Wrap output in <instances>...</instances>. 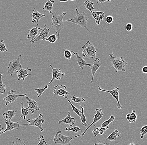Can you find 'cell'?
Segmentation results:
<instances>
[{
	"label": "cell",
	"mask_w": 147,
	"mask_h": 145,
	"mask_svg": "<svg viewBox=\"0 0 147 145\" xmlns=\"http://www.w3.org/2000/svg\"><path fill=\"white\" fill-rule=\"evenodd\" d=\"M114 52H113L112 54H110L111 62L112 65L115 69L116 73H117L118 71H122L125 72L126 71V66L128 65V63L125 61L123 57H114Z\"/></svg>",
	"instance_id": "3957f363"
},
{
	"label": "cell",
	"mask_w": 147,
	"mask_h": 145,
	"mask_svg": "<svg viewBox=\"0 0 147 145\" xmlns=\"http://www.w3.org/2000/svg\"><path fill=\"white\" fill-rule=\"evenodd\" d=\"M105 2H110L111 1H108V0H106V1H103V0H99V1H96V3H103Z\"/></svg>",
	"instance_id": "7dc6e473"
},
{
	"label": "cell",
	"mask_w": 147,
	"mask_h": 145,
	"mask_svg": "<svg viewBox=\"0 0 147 145\" xmlns=\"http://www.w3.org/2000/svg\"><path fill=\"white\" fill-rule=\"evenodd\" d=\"M51 14L52 15V28H55L58 32V39L59 38L61 30L64 29V26L63 24V18L67 14L66 13H62L60 14H58L55 12H50Z\"/></svg>",
	"instance_id": "7a4b0ae2"
},
{
	"label": "cell",
	"mask_w": 147,
	"mask_h": 145,
	"mask_svg": "<svg viewBox=\"0 0 147 145\" xmlns=\"http://www.w3.org/2000/svg\"><path fill=\"white\" fill-rule=\"evenodd\" d=\"M5 129L4 127H3L2 125L0 124V132H2L3 131H4Z\"/></svg>",
	"instance_id": "c3c4849f"
},
{
	"label": "cell",
	"mask_w": 147,
	"mask_h": 145,
	"mask_svg": "<svg viewBox=\"0 0 147 145\" xmlns=\"http://www.w3.org/2000/svg\"><path fill=\"white\" fill-rule=\"evenodd\" d=\"M80 107L81 108V115L80 116L81 121L82 122L81 124L84 125V126L87 127L88 124L87 123V120L86 119V116L84 115V108L83 106L81 105H80Z\"/></svg>",
	"instance_id": "f546056e"
},
{
	"label": "cell",
	"mask_w": 147,
	"mask_h": 145,
	"mask_svg": "<svg viewBox=\"0 0 147 145\" xmlns=\"http://www.w3.org/2000/svg\"><path fill=\"white\" fill-rule=\"evenodd\" d=\"M140 134H141L140 138L141 139H143L144 136L147 134V125L142 127L141 129H140Z\"/></svg>",
	"instance_id": "f35d334b"
},
{
	"label": "cell",
	"mask_w": 147,
	"mask_h": 145,
	"mask_svg": "<svg viewBox=\"0 0 147 145\" xmlns=\"http://www.w3.org/2000/svg\"><path fill=\"white\" fill-rule=\"evenodd\" d=\"M64 50V57L68 60H70L71 59V58L74 55L72 54L71 51L69 50H67V49H63Z\"/></svg>",
	"instance_id": "d590c367"
},
{
	"label": "cell",
	"mask_w": 147,
	"mask_h": 145,
	"mask_svg": "<svg viewBox=\"0 0 147 145\" xmlns=\"http://www.w3.org/2000/svg\"><path fill=\"white\" fill-rule=\"evenodd\" d=\"M106 23L108 25L110 24L113 23H114L113 17L112 16H108L105 18Z\"/></svg>",
	"instance_id": "7bdbcfd3"
},
{
	"label": "cell",
	"mask_w": 147,
	"mask_h": 145,
	"mask_svg": "<svg viewBox=\"0 0 147 145\" xmlns=\"http://www.w3.org/2000/svg\"><path fill=\"white\" fill-rule=\"evenodd\" d=\"M53 93L59 96L64 97L65 95H70V93L67 91V87L64 85H57L54 87Z\"/></svg>",
	"instance_id": "5bb4252c"
},
{
	"label": "cell",
	"mask_w": 147,
	"mask_h": 145,
	"mask_svg": "<svg viewBox=\"0 0 147 145\" xmlns=\"http://www.w3.org/2000/svg\"><path fill=\"white\" fill-rule=\"evenodd\" d=\"M94 3L89 1H85L84 2V5L87 9L89 10L91 12L92 15L93 14L92 10L96 9V8H94L93 5Z\"/></svg>",
	"instance_id": "83f0119b"
},
{
	"label": "cell",
	"mask_w": 147,
	"mask_h": 145,
	"mask_svg": "<svg viewBox=\"0 0 147 145\" xmlns=\"http://www.w3.org/2000/svg\"><path fill=\"white\" fill-rule=\"evenodd\" d=\"M22 55H19L17 59L9 62V65L7 67V71L10 76H12L14 72L17 73L18 71L22 68V65L20 62V58L22 57Z\"/></svg>",
	"instance_id": "8992f818"
},
{
	"label": "cell",
	"mask_w": 147,
	"mask_h": 145,
	"mask_svg": "<svg viewBox=\"0 0 147 145\" xmlns=\"http://www.w3.org/2000/svg\"><path fill=\"white\" fill-rule=\"evenodd\" d=\"M3 76L2 74H0V94H4L6 91V86L3 83Z\"/></svg>",
	"instance_id": "1f68e13d"
},
{
	"label": "cell",
	"mask_w": 147,
	"mask_h": 145,
	"mask_svg": "<svg viewBox=\"0 0 147 145\" xmlns=\"http://www.w3.org/2000/svg\"><path fill=\"white\" fill-rule=\"evenodd\" d=\"M38 140L39 142L37 145H47V142L45 140V137L42 135L39 136V138L38 139Z\"/></svg>",
	"instance_id": "ab89813d"
},
{
	"label": "cell",
	"mask_w": 147,
	"mask_h": 145,
	"mask_svg": "<svg viewBox=\"0 0 147 145\" xmlns=\"http://www.w3.org/2000/svg\"><path fill=\"white\" fill-rule=\"evenodd\" d=\"M58 121L59 124H61L62 123L66 124L68 125L70 127H72L76 123L75 118L71 116L70 112H68L67 115L65 118L63 120H58Z\"/></svg>",
	"instance_id": "d6986e66"
},
{
	"label": "cell",
	"mask_w": 147,
	"mask_h": 145,
	"mask_svg": "<svg viewBox=\"0 0 147 145\" xmlns=\"http://www.w3.org/2000/svg\"><path fill=\"white\" fill-rule=\"evenodd\" d=\"M17 111H14L12 110H8L3 114V117L5 119V121H11L12 118H13Z\"/></svg>",
	"instance_id": "603a6c76"
},
{
	"label": "cell",
	"mask_w": 147,
	"mask_h": 145,
	"mask_svg": "<svg viewBox=\"0 0 147 145\" xmlns=\"http://www.w3.org/2000/svg\"><path fill=\"white\" fill-rule=\"evenodd\" d=\"M142 71L144 74H147V66H145L142 67Z\"/></svg>",
	"instance_id": "bcb514c9"
},
{
	"label": "cell",
	"mask_w": 147,
	"mask_h": 145,
	"mask_svg": "<svg viewBox=\"0 0 147 145\" xmlns=\"http://www.w3.org/2000/svg\"><path fill=\"white\" fill-rule=\"evenodd\" d=\"M27 103L28 104V109L31 111V113L33 114L34 113L35 111H39L40 108L38 106L37 103L34 100L29 98L28 97H26Z\"/></svg>",
	"instance_id": "e0dca14e"
},
{
	"label": "cell",
	"mask_w": 147,
	"mask_h": 145,
	"mask_svg": "<svg viewBox=\"0 0 147 145\" xmlns=\"http://www.w3.org/2000/svg\"><path fill=\"white\" fill-rule=\"evenodd\" d=\"M57 32H56L55 34L53 35H51L49 37H47V38H46V39H45V41H48V42H50V43H52V44H54V43L56 42V41H57V36H56V35H57Z\"/></svg>",
	"instance_id": "e575fe53"
},
{
	"label": "cell",
	"mask_w": 147,
	"mask_h": 145,
	"mask_svg": "<svg viewBox=\"0 0 147 145\" xmlns=\"http://www.w3.org/2000/svg\"><path fill=\"white\" fill-rule=\"evenodd\" d=\"M12 145H26L20 138H16V140L12 141Z\"/></svg>",
	"instance_id": "b9f144b4"
},
{
	"label": "cell",
	"mask_w": 147,
	"mask_h": 145,
	"mask_svg": "<svg viewBox=\"0 0 147 145\" xmlns=\"http://www.w3.org/2000/svg\"><path fill=\"white\" fill-rule=\"evenodd\" d=\"M21 108H22V115L21 117H20V119H19V121H20V119H22V118H24V120H26V116L28 115V111L29 109L28 108H24V104L23 102L21 103Z\"/></svg>",
	"instance_id": "f1b7e54d"
},
{
	"label": "cell",
	"mask_w": 147,
	"mask_h": 145,
	"mask_svg": "<svg viewBox=\"0 0 147 145\" xmlns=\"http://www.w3.org/2000/svg\"><path fill=\"white\" fill-rule=\"evenodd\" d=\"M46 26H47V24H45L44 28L41 29V32H40L38 36L32 42H30L31 44H33L35 42H39L41 40H45V39L47 38L50 31L51 28H47Z\"/></svg>",
	"instance_id": "8fae6325"
},
{
	"label": "cell",
	"mask_w": 147,
	"mask_h": 145,
	"mask_svg": "<svg viewBox=\"0 0 147 145\" xmlns=\"http://www.w3.org/2000/svg\"><path fill=\"white\" fill-rule=\"evenodd\" d=\"M71 100L74 102L77 103H82L86 101V100L83 98H78L74 96L71 97Z\"/></svg>",
	"instance_id": "8d00e7d4"
},
{
	"label": "cell",
	"mask_w": 147,
	"mask_h": 145,
	"mask_svg": "<svg viewBox=\"0 0 147 145\" xmlns=\"http://www.w3.org/2000/svg\"><path fill=\"white\" fill-rule=\"evenodd\" d=\"M73 137L67 136L62 134L61 131L57 132L55 136L54 142L55 144L62 145H71L70 141L73 139Z\"/></svg>",
	"instance_id": "5b68a950"
},
{
	"label": "cell",
	"mask_w": 147,
	"mask_h": 145,
	"mask_svg": "<svg viewBox=\"0 0 147 145\" xmlns=\"http://www.w3.org/2000/svg\"><path fill=\"white\" fill-rule=\"evenodd\" d=\"M27 121L28 123V125L36 127L40 129L41 132L44 131V129L42 127V125L45 122V121L44 119L43 114H40L38 117L34 119H28Z\"/></svg>",
	"instance_id": "9c48e42d"
},
{
	"label": "cell",
	"mask_w": 147,
	"mask_h": 145,
	"mask_svg": "<svg viewBox=\"0 0 147 145\" xmlns=\"http://www.w3.org/2000/svg\"><path fill=\"white\" fill-rule=\"evenodd\" d=\"M75 11L77 13V15L76 16L73 17L72 19H68L67 20L64 21L63 22H71L78 26L79 27L86 28L89 33H91L87 27V22L89 18L88 16H85V13L82 11L79 12L78 9H75Z\"/></svg>",
	"instance_id": "6da1fadb"
},
{
	"label": "cell",
	"mask_w": 147,
	"mask_h": 145,
	"mask_svg": "<svg viewBox=\"0 0 147 145\" xmlns=\"http://www.w3.org/2000/svg\"><path fill=\"white\" fill-rule=\"evenodd\" d=\"M55 2V1L53 0H49L45 4V6L43 8V10H47L49 12L52 11L53 9V4Z\"/></svg>",
	"instance_id": "4316f807"
},
{
	"label": "cell",
	"mask_w": 147,
	"mask_h": 145,
	"mask_svg": "<svg viewBox=\"0 0 147 145\" xmlns=\"http://www.w3.org/2000/svg\"><path fill=\"white\" fill-rule=\"evenodd\" d=\"M50 67L52 69V78L50 82L47 84L49 86L55 80H60L61 79L63 78L65 75V73H62V71L60 69L57 68H54L52 67V65H50Z\"/></svg>",
	"instance_id": "4fadbf2b"
},
{
	"label": "cell",
	"mask_w": 147,
	"mask_h": 145,
	"mask_svg": "<svg viewBox=\"0 0 147 145\" xmlns=\"http://www.w3.org/2000/svg\"><path fill=\"white\" fill-rule=\"evenodd\" d=\"M32 11H33V13H32V23H36L38 22L41 18L46 16L45 15L42 14L38 12L35 9H34Z\"/></svg>",
	"instance_id": "7402d4cb"
},
{
	"label": "cell",
	"mask_w": 147,
	"mask_h": 145,
	"mask_svg": "<svg viewBox=\"0 0 147 145\" xmlns=\"http://www.w3.org/2000/svg\"><path fill=\"white\" fill-rule=\"evenodd\" d=\"M71 52L74 55H75L76 56V57H77V64L80 66V67L82 69H84V66H88L91 67L92 65V64H91V63H90V64L87 63L83 58L79 55L78 53H76L73 51H71Z\"/></svg>",
	"instance_id": "ffe728a7"
},
{
	"label": "cell",
	"mask_w": 147,
	"mask_h": 145,
	"mask_svg": "<svg viewBox=\"0 0 147 145\" xmlns=\"http://www.w3.org/2000/svg\"><path fill=\"white\" fill-rule=\"evenodd\" d=\"M68 1H59V2H67Z\"/></svg>",
	"instance_id": "681fc988"
},
{
	"label": "cell",
	"mask_w": 147,
	"mask_h": 145,
	"mask_svg": "<svg viewBox=\"0 0 147 145\" xmlns=\"http://www.w3.org/2000/svg\"><path fill=\"white\" fill-rule=\"evenodd\" d=\"M49 85L47 84L45 85V88H39L35 89L34 90L36 92L37 96L38 98H40L42 95V93L46 89H48L49 88Z\"/></svg>",
	"instance_id": "836d02e7"
},
{
	"label": "cell",
	"mask_w": 147,
	"mask_h": 145,
	"mask_svg": "<svg viewBox=\"0 0 147 145\" xmlns=\"http://www.w3.org/2000/svg\"><path fill=\"white\" fill-rule=\"evenodd\" d=\"M126 118L130 123H135L137 119V115L136 114V111L133 110L132 113L127 114L126 115Z\"/></svg>",
	"instance_id": "cb8c5ba5"
},
{
	"label": "cell",
	"mask_w": 147,
	"mask_h": 145,
	"mask_svg": "<svg viewBox=\"0 0 147 145\" xmlns=\"http://www.w3.org/2000/svg\"><path fill=\"white\" fill-rule=\"evenodd\" d=\"M66 131H71L74 132V133H78L80 131H82V129H80L79 127L76 126L74 127H71V128H69V127H66L65 128Z\"/></svg>",
	"instance_id": "74e56055"
},
{
	"label": "cell",
	"mask_w": 147,
	"mask_h": 145,
	"mask_svg": "<svg viewBox=\"0 0 147 145\" xmlns=\"http://www.w3.org/2000/svg\"><path fill=\"white\" fill-rule=\"evenodd\" d=\"M115 118V116L111 115L109 119H108L107 121H105L103 122L102 123V125H101V127H106L108 126L112 122H113V125H114Z\"/></svg>",
	"instance_id": "d6a6232c"
},
{
	"label": "cell",
	"mask_w": 147,
	"mask_h": 145,
	"mask_svg": "<svg viewBox=\"0 0 147 145\" xmlns=\"http://www.w3.org/2000/svg\"><path fill=\"white\" fill-rule=\"evenodd\" d=\"M38 24H37L36 25V27L32 28L30 30H28V34L27 38L28 39L32 38L30 41V42H32L36 38V36L38 34L40 30L42 29L40 27H38Z\"/></svg>",
	"instance_id": "2e32d148"
},
{
	"label": "cell",
	"mask_w": 147,
	"mask_h": 145,
	"mask_svg": "<svg viewBox=\"0 0 147 145\" xmlns=\"http://www.w3.org/2000/svg\"><path fill=\"white\" fill-rule=\"evenodd\" d=\"M82 48L83 49L82 55L84 57L92 59L96 57L97 49L90 41H87Z\"/></svg>",
	"instance_id": "277c9868"
},
{
	"label": "cell",
	"mask_w": 147,
	"mask_h": 145,
	"mask_svg": "<svg viewBox=\"0 0 147 145\" xmlns=\"http://www.w3.org/2000/svg\"><path fill=\"white\" fill-rule=\"evenodd\" d=\"M93 64H92V67H90L92 70V74L91 83H92L94 82V75H95L97 70L99 69V68L102 65V64H101L100 62V59L98 58H96L95 60L93 61Z\"/></svg>",
	"instance_id": "9a60e30c"
},
{
	"label": "cell",
	"mask_w": 147,
	"mask_h": 145,
	"mask_svg": "<svg viewBox=\"0 0 147 145\" xmlns=\"http://www.w3.org/2000/svg\"><path fill=\"white\" fill-rule=\"evenodd\" d=\"M32 69L29 68L27 67L26 69L21 68L18 72H17V78H18V81L20 80H24L29 75V73L30 71H32Z\"/></svg>",
	"instance_id": "ac0fdd59"
},
{
	"label": "cell",
	"mask_w": 147,
	"mask_h": 145,
	"mask_svg": "<svg viewBox=\"0 0 147 145\" xmlns=\"http://www.w3.org/2000/svg\"><path fill=\"white\" fill-rule=\"evenodd\" d=\"M8 49L6 48L5 45L4 41L1 40L0 41V51L1 52H8Z\"/></svg>",
	"instance_id": "60d3db41"
},
{
	"label": "cell",
	"mask_w": 147,
	"mask_h": 145,
	"mask_svg": "<svg viewBox=\"0 0 147 145\" xmlns=\"http://www.w3.org/2000/svg\"><path fill=\"white\" fill-rule=\"evenodd\" d=\"M5 123L6 124V128L4 131H3L1 133H0V135L4 134L8 131H11L13 129H16L19 130L18 127L20 126L23 125H28V124H20L19 123V121L17 122H13L11 121H5Z\"/></svg>",
	"instance_id": "7c38bea8"
},
{
	"label": "cell",
	"mask_w": 147,
	"mask_h": 145,
	"mask_svg": "<svg viewBox=\"0 0 147 145\" xmlns=\"http://www.w3.org/2000/svg\"><path fill=\"white\" fill-rule=\"evenodd\" d=\"M135 145V144H134V143H131V144H129V145Z\"/></svg>",
	"instance_id": "f907efd6"
},
{
	"label": "cell",
	"mask_w": 147,
	"mask_h": 145,
	"mask_svg": "<svg viewBox=\"0 0 147 145\" xmlns=\"http://www.w3.org/2000/svg\"><path fill=\"white\" fill-rule=\"evenodd\" d=\"M109 128V126L105 127H96L92 131V133L94 136H96L98 135H103L104 134L105 132Z\"/></svg>",
	"instance_id": "d4e9b609"
},
{
	"label": "cell",
	"mask_w": 147,
	"mask_h": 145,
	"mask_svg": "<svg viewBox=\"0 0 147 145\" xmlns=\"http://www.w3.org/2000/svg\"><path fill=\"white\" fill-rule=\"evenodd\" d=\"M92 16L95 20V23L99 25L100 22L104 19L105 13L103 12L93 11Z\"/></svg>",
	"instance_id": "44dd1931"
},
{
	"label": "cell",
	"mask_w": 147,
	"mask_h": 145,
	"mask_svg": "<svg viewBox=\"0 0 147 145\" xmlns=\"http://www.w3.org/2000/svg\"><path fill=\"white\" fill-rule=\"evenodd\" d=\"M94 145H109V143H105L104 142H100L98 143H95Z\"/></svg>",
	"instance_id": "f6af8a7d"
},
{
	"label": "cell",
	"mask_w": 147,
	"mask_h": 145,
	"mask_svg": "<svg viewBox=\"0 0 147 145\" xmlns=\"http://www.w3.org/2000/svg\"><path fill=\"white\" fill-rule=\"evenodd\" d=\"M17 90H11L8 92V94L6 97L3 99V100L5 101V104L7 106L9 104H11L14 102L19 97H23L24 96L27 95V94H16L14 92H16Z\"/></svg>",
	"instance_id": "ba28073f"
},
{
	"label": "cell",
	"mask_w": 147,
	"mask_h": 145,
	"mask_svg": "<svg viewBox=\"0 0 147 145\" xmlns=\"http://www.w3.org/2000/svg\"><path fill=\"white\" fill-rule=\"evenodd\" d=\"M64 98H65L67 99V100L69 102V103L70 105L71 106V108H72V110L75 113L77 114V115L79 116V117H80L81 115V111L80 110V109H78V108H76L75 106H74L73 104L71 103L70 101L68 99V98L67 97V95H65L64 96Z\"/></svg>",
	"instance_id": "4dcf8cb0"
},
{
	"label": "cell",
	"mask_w": 147,
	"mask_h": 145,
	"mask_svg": "<svg viewBox=\"0 0 147 145\" xmlns=\"http://www.w3.org/2000/svg\"><path fill=\"white\" fill-rule=\"evenodd\" d=\"M98 90L99 91H103L105 92H108L111 94L113 98L115 99L117 102V107L118 109H121L123 108L122 105H120L119 101V88L118 87H115L112 90H103L101 88L100 86H98Z\"/></svg>",
	"instance_id": "30bf717a"
},
{
	"label": "cell",
	"mask_w": 147,
	"mask_h": 145,
	"mask_svg": "<svg viewBox=\"0 0 147 145\" xmlns=\"http://www.w3.org/2000/svg\"><path fill=\"white\" fill-rule=\"evenodd\" d=\"M121 135V134L119 133V131L116 129L110 134L109 136L106 139V140H110V141H115L116 140L117 138Z\"/></svg>",
	"instance_id": "484cf974"
},
{
	"label": "cell",
	"mask_w": 147,
	"mask_h": 145,
	"mask_svg": "<svg viewBox=\"0 0 147 145\" xmlns=\"http://www.w3.org/2000/svg\"><path fill=\"white\" fill-rule=\"evenodd\" d=\"M133 25L132 24L128 23L125 26V29L127 32H131L133 29Z\"/></svg>",
	"instance_id": "ee69618b"
},
{
	"label": "cell",
	"mask_w": 147,
	"mask_h": 145,
	"mask_svg": "<svg viewBox=\"0 0 147 145\" xmlns=\"http://www.w3.org/2000/svg\"><path fill=\"white\" fill-rule=\"evenodd\" d=\"M94 115H93V122L89 126L87 127V128H86V129H84V132L82 133V134L79 135L75 136L73 137V138H74L76 137H78L80 136H84V134H85V133L87 132L88 129H89L92 126L94 123H95L96 122H98V121H100L101 118H102L104 114L102 112V108H96V109H95V111H94Z\"/></svg>",
	"instance_id": "52a82bcc"
}]
</instances>
